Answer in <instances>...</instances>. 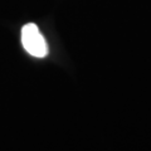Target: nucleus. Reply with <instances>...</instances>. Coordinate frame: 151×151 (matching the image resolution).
<instances>
[{"label":"nucleus","mask_w":151,"mask_h":151,"mask_svg":"<svg viewBox=\"0 0 151 151\" xmlns=\"http://www.w3.org/2000/svg\"><path fill=\"white\" fill-rule=\"evenodd\" d=\"M22 43L24 49L33 57L44 58L48 55L49 48L45 38L34 23H28L22 28Z\"/></svg>","instance_id":"f257e3e1"}]
</instances>
